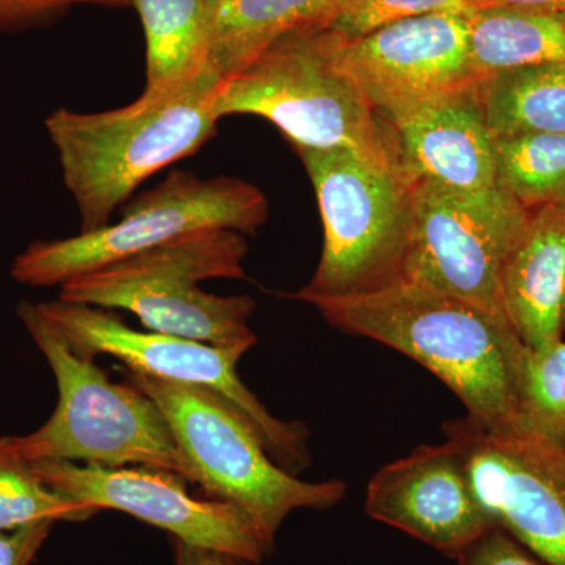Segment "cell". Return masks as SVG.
Segmentation results:
<instances>
[{
	"label": "cell",
	"instance_id": "1",
	"mask_svg": "<svg viewBox=\"0 0 565 565\" xmlns=\"http://www.w3.org/2000/svg\"><path fill=\"white\" fill-rule=\"evenodd\" d=\"M313 305L330 326L370 338L430 371L493 433L519 430L527 345L508 319L426 282L404 280L363 296Z\"/></svg>",
	"mask_w": 565,
	"mask_h": 565
},
{
	"label": "cell",
	"instance_id": "2",
	"mask_svg": "<svg viewBox=\"0 0 565 565\" xmlns=\"http://www.w3.org/2000/svg\"><path fill=\"white\" fill-rule=\"evenodd\" d=\"M222 74L207 65L181 87L121 109H57L46 118L62 178L79 210L81 232L109 225L141 182L193 154L217 131Z\"/></svg>",
	"mask_w": 565,
	"mask_h": 565
},
{
	"label": "cell",
	"instance_id": "3",
	"mask_svg": "<svg viewBox=\"0 0 565 565\" xmlns=\"http://www.w3.org/2000/svg\"><path fill=\"white\" fill-rule=\"evenodd\" d=\"M247 252V241L237 232L204 230L185 234L71 278L61 286L58 299L128 311L150 332L248 352L256 344V334L248 326L255 300L215 296L200 288V282L215 278H244Z\"/></svg>",
	"mask_w": 565,
	"mask_h": 565
},
{
	"label": "cell",
	"instance_id": "4",
	"mask_svg": "<svg viewBox=\"0 0 565 565\" xmlns=\"http://www.w3.org/2000/svg\"><path fill=\"white\" fill-rule=\"evenodd\" d=\"M214 111L218 120L266 118L296 150H348L370 161L401 163L392 126L337 65L332 39L321 25L285 36L223 79Z\"/></svg>",
	"mask_w": 565,
	"mask_h": 565
},
{
	"label": "cell",
	"instance_id": "5",
	"mask_svg": "<svg viewBox=\"0 0 565 565\" xmlns=\"http://www.w3.org/2000/svg\"><path fill=\"white\" fill-rule=\"evenodd\" d=\"M18 316L54 373L58 403L40 429L18 437L31 462L68 460L102 467H148L192 482V471L161 408L129 384H115L43 315L22 302Z\"/></svg>",
	"mask_w": 565,
	"mask_h": 565
},
{
	"label": "cell",
	"instance_id": "6",
	"mask_svg": "<svg viewBox=\"0 0 565 565\" xmlns=\"http://www.w3.org/2000/svg\"><path fill=\"white\" fill-rule=\"evenodd\" d=\"M313 182L323 225L318 269L289 299H341L407 278L415 233L416 182L401 163L348 150H297Z\"/></svg>",
	"mask_w": 565,
	"mask_h": 565
},
{
	"label": "cell",
	"instance_id": "7",
	"mask_svg": "<svg viewBox=\"0 0 565 565\" xmlns=\"http://www.w3.org/2000/svg\"><path fill=\"white\" fill-rule=\"evenodd\" d=\"M126 382L161 408L192 471L211 500L239 508L274 550L278 531L299 509L326 511L344 500L341 479L308 482L266 451L258 435L217 393L125 371Z\"/></svg>",
	"mask_w": 565,
	"mask_h": 565
},
{
	"label": "cell",
	"instance_id": "8",
	"mask_svg": "<svg viewBox=\"0 0 565 565\" xmlns=\"http://www.w3.org/2000/svg\"><path fill=\"white\" fill-rule=\"evenodd\" d=\"M122 211L120 222L103 228L29 245L14 259L11 277L33 288H51L185 234L204 230L255 234L267 221L269 204L259 189L239 178L203 180L174 170Z\"/></svg>",
	"mask_w": 565,
	"mask_h": 565
},
{
	"label": "cell",
	"instance_id": "9",
	"mask_svg": "<svg viewBox=\"0 0 565 565\" xmlns=\"http://www.w3.org/2000/svg\"><path fill=\"white\" fill-rule=\"evenodd\" d=\"M36 308L82 355L114 356L136 373L217 393L289 473L297 475L310 463L305 424L275 418L241 381L237 363L245 353L241 349L217 348L150 330L140 332L126 326L114 311L90 305L57 299L36 303Z\"/></svg>",
	"mask_w": 565,
	"mask_h": 565
},
{
	"label": "cell",
	"instance_id": "10",
	"mask_svg": "<svg viewBox=\"0 0 565 565\" xmlns=\"http://www.w3.org/2000/svg\"><path fill=\"white\" fill-rule=\"evenodd\" d=\"M527 214L498 188L459 191L416 182L414 244L405 280L426 282L509 321L501 269Z\"/></svg>",
	"mask_w": 565,
	"mask_h": 565
},
{
	"label": "cell",
	"instance_id": "11",
	"mask_svg": "<svg viewBox=\"0 0 565 565\" xmlns=\"http://www.w3.org/2000/svg\"><path fill=\"white\" fill-rule=\"evenodd\" d=\"M476 498L492 520L550 565H565V446L523 430L493 433L470 416L446 423Z\"/></svg>",
	"mask_w": 565,
	"mask_h": 565
},
{
	"label": "cell",
	"instance_id": "12",
	"mask_svg": "<svg viewBox=\"0 0 565 565\" xmlns=\"http://www.w3.org/2000/svg\"><path fill=\"white\" fill-rule=\"evenodd\" d=\"M41 481L76 503L114 509L173 534L177 542L259 564L270 548L239 508L199 500L184 479L148 467H102L68 460L32 462Z\"/></svg>",
	"mask_w": 565,
	"mask_h": 565
},
{
	"label": "cell",
	"instance_id": "13",
	"mask_svg": "<svg viewBox=\"0 0 565 565\" xmlns=\"http://www.w3.org/2000/svg\"><path fill=\"white\" fill-rule=\"evenodd\" d=\"M468 14L405 18L352 41L327 33L337 65L386 115L482 79L471 62Z\"/></svg>",
	"mask_w": 565,
	"mask_h": 565
},
{
	"label": "cell",
	"instance_id": "14",
	"mask_svg": "<svg viewBox=\"0 0 565 565\" xmlns=\"http://www.w3.org/2000/svg\"><path fill=\"white\" fill-rule=\"evenodd\" d=\"M364 511L452 559L493 525L476 498L462 449L449 438L382 467L367 484Z\"/></svg>",
	"mask_w": 565,
	"mask_h": 565
},
{
	"label": "cell",
	"instance_id": "15",
	"mask_svg": "<svg viewBox=\"0 0 565 565\" xmlns=\"http://www.w3.org/2000/svg\"><path fill=\"white\" fill-rule=\"evenodd\" d=\"M478 84L382 115L393 128L401 163L415 182L459 191L497 188L494 136Z\"/></svg>",
	"mask_w": 565,
	"mask_h": 565
},
{
	"label": "cell",
	"instance_id": "16",
	"mask_svg": "<svg viewBox=\"0 0 565 565\" xmlns=\"http://www.w3.org/2000/svg\"><path fill=\"white\" fill-rule=\"evenodd\" d=\"M505 315L531 349L564 338L565 203L531 210L501 269Z\"/></svg>",
	"mask_w": 565,
	"mask_h": 565
},
{
	"label": "cell",
	"instance_id": "17",
	"mask_svg": "<svg viewBox=\"0 0 565 565\" xmlns=\"http://www.w3.org/2000/svg\"><path fill=\"white\" fill-rule=\"evenodd\" d=\"M147 40V84L141 98H158L210 65L221 0H131Z\"/></svg>",
	"mask_w": 565,
	"mask_h": 565
},
{
	"label": "cell",
	"instance_id": "18",
	"mask_svg": "<svg viewBox=\"0 0 565 565\" xmlns=\"http://www.w3.org/2000/svg\"><path fill=\"white\" fill-rule=\"evenodd\" d=\"M340 0H221L211 65L223 79L247 68L285 36L326 25Z\"/></svg>",
	"mask_w": 565,
	"mask_h": 565
},
{
	"label": "cell",
	"instance_id": "19",
	"mask_svg": "<svg viewBox=\"0 0 565 565\" xmlns=\"http://www.w3.org/2000/svg\"><path fill=\"white\" fill-rule=\"evenodd\" d=\"M478 92L494 137L565 134V62L498 71L479 81Z\"/></svg>",
	"mask_w": 565,
	"mask_h": 565
},
{
	"label": "cell",
	"instance_id": "20",
	"mask_svg": "<svg viewBox=\"0 0 565 565\" xmlns=\"http://www.w3.org/2000/svg\"><path fill=\"white\" fill-rule=\"evenodd\" d=\"M470 55L476 73L565 62V13L522 10H473Z\"/></svg>",
	"mask_w": 565,
	"mask_h": 565
},
{
	"label": "cell",
	"instance_id": "21",
	"mask_svg": "<svg viewBox=\"0 0 565 565\" xmlns=\"http://www.w3.org/2000/svg\"><path fill=\"white\" fill-rule=\"evenodd\" d=\"M497 188L525 210L565 203V134L494 137Z\"/></svg>",
	"mask_w": 565,
	"mask_h": 565
},
{
	"label": "cell",
	"instance_id": "22",
	"mask_svg": "<svg viewBox=\"0 0 565 565\" xmlns=\"http://www.w3.org/2000/svg\"><path fill=\"white\" fill-rule=\"evenodd\" d=\"M96 512L44 484L22 455L18 437H0V531L39 522H85Z\"/></svg>",
	"mask_w": 565,
	"mask_h": 565
},
{
	"label": "cell",
	"instance_id": "23",
	"mask_svg": "<svg viewBox=\"0 0 565 565\" xmlns=\"http://www.w3.org/2000/svg\"><path fill=\"white\" fill-rule=\"evenodd\" d=\"M519 430L565 446V340L527 348L520 377Z\"/></svg>",
	"mask_w": 565,
	"mask_h": 565
},
{
	"label": "cell",
	"instance_id": "24",
	"mask_svg": "<svg viewBox=\"0 0 565 565\" xmlns=\"http://www.w3.org/2000/svg\"><path fill=\"white\" fill-rule=\"evenodd\" d=\"M429 13H470L465 0H340L321 28L334 39L352 41L392 22Z\"/></svg>",
	"mask_w": 565,
	"mask_h": 565
},
{
	"label": "cell",
	"instance_id": "25",
	"mask_svg": "<svg viewBox=\"0 0 565 565\" xmlns=\"http://www.w3.org/2000/svg\"><path fill=\"white\" fill-rule=\"evenodd\" d=\"M456 561L459 565H550L498 525L479 535Z\"/></svg>",
	"mask_w": 565,
	"mask_h": 565
},
{
	"label": "cell",
	"instance_id": "26",
	"mask_svg": "<svg viewBox=\"0 0 565 565\" xmlns=\"http://www.w3.org/2000/svg\"><path fill=\"white\" fill-rule=\"evenodd\" d=\"M129 2L131 0H0V32L47 20L77 3L120 7Z\"/></svg>",
	"mask_w": 565,
	"mask_h": 565
},
{
	"label": "cell",
	"instance_id": "27",
	"mask_svg": "<svg viewBox=\"0 0 565 565\" xmlns=\"http://www.w3.org/2000/svg\"><path fill=\"white\" fill-rule=\"evenodd\" d=\"M54 522H39L18 527L13 531H0V565H29L35 559Z\"/></svg>",
	"mask_w": 565,
	"mask_h": 565
},
{
	"label": "cell",
	"instance_id": "28",
	"mask_svg": "<svg viewBox=\"0 0 565 565\" xmlns=\"http://www.w3.org/2000/svg\"><path fill=\"white\" fill-rule=\"evenodd\" d=\"M465 2L470 11L501 9L565 13V0H465Z\"/></svg>",
	"mask_w": 565,
	"mask_h": 565
},
{
	"label": "cell",
	"instance_id": "29",
	"mask_svg": "<svg viewBox=\"0 0 565 565\" xmlns=\"http://www.w3.org/2000/svg\"><path fill=\"white\" fill-rule=\"evenodd\" d=\"M177 565H222V555L177 542Z\"/></svg>",
	"mask_w": 565,
	"mask_h": 565
},
{
	"label": "cell",
	"instance_id": "30",
	"mask_svg": "<svg viewBox=\"0 0 565 565\" xmlns=\"http://www.w3.org/2000/svg\"><path fill=\"white\" fill-rule=\"evenodd\" d=\"M222 565H250V564L244 563V561L234 559V557L222 555Z\"/></svg>",
	"mask_w": 565,
	"mask_h": 565
},
{
	"label": "cell",
	"instance_id": "31",
	"mask_svg": "<svg viewBox=\"0 0 565 565\" xmlns=\"http://www.w3.org/2000/svg\"><path fill=\"white\" fill-rule=\"evenodd\" d=\"M563 319H564V329H565V291H564V303H563Z\"/></svg>",
	"mask_w": 565,
	"mask_h": 565
}]
</instances>
